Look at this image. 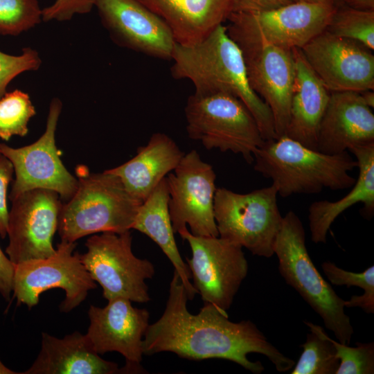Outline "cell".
<instances>
[{"label":"cell","mask_w":374,"mask_h":374,"mask_svg":"<svg viewBox=\"0 0 374 374\" xmlns=\"http://www.w3.org/2000/svg\"><path fill=\"white\" fill-rule=\"evenodd\" d=\"M374 143V114L360 92H331L321 119L317 150L340 154Z\"/></svg>","instance_id":"d6986e66"},{"label":"cell","mask_w":374,"mask_h":374,"mask_svg":"<svg viewBox=\"0 0 374 374\" xmlns=\"http://www.w3.org/2000/svg\"><path fill=\"white\" fill-rule=\"evenodd\" d=\"M170 28L177 44H196L227 21L238 0H138Z\"/></svg>","instance_id":"ffe728a7"},{"label":"cell","mask_w":374,"mask_h":374,"mask_svg":"<svg viewBox=\"0 0 374 374\" xmlns=\"http://www.w3.org/2000/svg\"><path fill=\"white\" fill-rule=\"evenodd\" d=\"M300 49L330 93L373 90L374 55L359 43L325 30Z\"/></svg>","instance_id":"9a60e30c"},{"label":"cell","mask_w":374,"mask_h":374,"mask_svg":"<svg viewBox=\"0 0 374 374\" xmlns=\"http://www.w3.org/2000/svg\"><path fill=\"white\" fill-rule=\"evenodd\" d=\"M336 8L331 3L293 1L268 10H235L226 28L240 48H301L326 29Z\"/></svg>","instance_id":"8992f818"},{"label":"cell","mask_w":374,"mask_h":374,"mask_svg":"<svg viewBox=\"0 0 374 374\" xmlns=\"http://www.w3.org/2000/svg\"><path fill=\"white\" fill-rule=\"evenodd\" d=\"M0 374H21L7 367L0 359Z\"/></svg>","instance_id":"f35d334b"},{"label":"cell","mask_w":374,"mask_h":374,"mask_svg":"<svg viewBox=\"0 0 374 374\" xmlns=\"http://www.w3.org/2000/svg\"><path fill=\"white\" fill-rule=\"evenodd\" d=\"M295 77L285 136L317 150L319 130L330 92L310 67L300 48L292 49Z\"/></svg>","instance_id":"44dd1931"},{"label":"cell","mask_w":374,"mask_h":374,"mask_svg":"<svg viewBox=\"0 0 374 374\" xmlns=\"http://www.w3.org/2000/svg\"><path fill=\"white\" fill-rule=\"evenodd\" d=\"M184 152L161 132L153 134L128 161L106 171L118 177L125 189L141 203L160 181L177 167Z\"/></svg>","instance_id":"603a6c76"},{"label":"cell","mask_w":374,"mask_h":374,"mask_svg":"<svg viewBox=\"0 0 374 374\" xmlns=\"http://www.w3.org/2000/svg\"><path fill=\"white\" fill-rule=\"evenodd\" d=\"M240 48L249 84L271 112L276 138L285 135L295 77L292 50L271 45Z\"/></svg>","instance_id":"ac0fdd59"},{"label":"cell","mask_w":374,"mask_h":374,"mask_svg":"<svg viewBox=\"0 0 374 374\" xmlns=\"http://www.w3.org/2000/svg\"><path fill=\"white\" fill-rule=\"evenodd\" d=\"M348 152L357 162L358 177L350 190L341 199L312 202L308 209L309 229L313 242L326 243L327 234L335 219L347 208L362 203V214L371 218L374 212V143L356 146Z\"/></svg>","instance_id":"cb8c5ba5"},{"label":"cell","mask_w":374,"mask_h":374,"mask_svg":"<svg viewBox=\"0 0 374 374\" xmlns=\"http://www.w3.org/2000/svg\"><path fill=\"white\" fill-rule=\"evenodd\" d=\"M62 108L61 100L53 98L45 131L33 143L15 148L0 143V153L12 163L15 175L9 195L11 201L36 188L53 190L64 200H69L75 193L78 179L62 163L55 145V132Z\"/></svg>","instance_id":"7c38bea8"},{"label":"cell","mask_w":374,"mask_h":374,"mask_svg":"<svg viewBox=\"0 0 374 374\" xmlns=\"http://www.w3.org/2000/svg\"><path fill=\"white\" fill-rule=\"evenodd\" d=\"M310 332L301 346L303 352L291 374H336L339 365L332 338L324 329L304 321Z\"/></svg>","instance_id":"484cf974"},{"label":"cell","mask_w":374,"mask_h":374,"mask_svg":"<svg viewBox=\"0 0 374 374\" xmlns=\"http://www.w3.org/2000/svg\"><path fill=\"white\" fill-rule=\"evenodd\" d=\"M169 190L166 177L140 205L132 229L148 236L168 257L184 286L188 300L197 290L190 282L189 267L178 250L174 236L169 209Z\"/></svg>","instance_id":"d4e9b609"},{"label":"cell","mask_w":374,"mask_h":374,"mask_svg":"<svg viewBox=\"0 0 374 374\" xmlns=\"http://www.w3.org/2000/svg\"><path fill=\"white\" fill-rule=\"evenodd\" d=\"M335 6H339L342 5L343 0H332Z\"/></svg>","instance_id":"60d3db41"},{"label":"cell","mask_w":374,"mask_h":374,"mask_svg":"<svg viewBox=\"0 0 374 374\" xmlns=\"http://www.w3.org/2000/svg\"><path fill=\"white\" fill-rule=\"evenodd\" d=\"M14 168L12 163L0 153V237L7 235L9 211L7 206V190L12 181Z\"/></svg>","instance_id":"836d02e7"},{"label":"cell","mask_w":374,"mask_h":374,"mask_svg":"<svg viewBox=\"0 0 374 374\" xmlns=\"http://www.w3.org/2000/svg\"><path fill=\"white\" fill-rule=\"evenodd\" d=\"M41 64L38 52L30 47L24 48L18 55L0 51V98L6 93L8 85L15 77L24 72L36 71Z\"/></svg>","instance_id":"1f68e13d"},{"label":"cell","mask_w":374,"mask_h":374,"mask_svg":"<svg viewBox=\"0 0 374 374\" xmlns=\"http://www.w3.org/2000/svg\"><path fill=\"white\" fill-rule=\"evenodd\" d=\"M15 267L0 247V294L6 301L10 300L12 292Z\"/></svg>","instance_id":"e575fe53"},{"label":"cell","mask_w":374,"mask_h":374,"mask_svg":"<svg viewBox=\"0 0 374 374\" xmlns=\"http://www.w3.org/2000/svg\"><path fill=\"white\" fill-rule=\"evenodd\" d=\"M253 163L256 172L272 180L282 197L350 188L356 181L349 172L357 162L348 151L327 154L285 135L265 141Z\"/></svg>","instance_id":"3957f363"},{"label":"cell","mask_w":374,"mask_h":374,"mask_svg":"<svg viewBox=\"0 0 374 374\" xmlns=\"http://www.w3.org/2000/svg\"><path fill=\"white\" fill-rule=\"evenodd\" d=\"M130 230L103 232L89 237L87 251L80 260L92 279L103 289L107 301L116 298L147 303L151 298L145 280L153 278L154 265L136 257L132 251Z\"/></svg>","instance_id":"9c48e42d"},{"label":"cell","mask_w":374,"mask_h":374,"mask_svg":"<svg viewBox=\"0 0 374 374\" xmlns=\"http://www.w3.org/2000/svg\"><path fill=\"white\" fill-rule=\"evenodd\" d=\"M78 187L62 204L57 231L61 240L75 242L86 235L132 229L141 202L125 189L120 179L106 170L90 172L76 168Z\"/></svg>","instance_id":"277c9868"},{"label":"cell","mask_w":374,"mask_h":374,"mask_svg":"<svg viewBox=\"0 0 374 374\" xmlns=\"http://www.w3.org/2000/svg\"><path fill=\"white\" fill-rule=\"evenodd\" d=\"M342 5L362 10H374V0H343Z\"/></svg>","instance_id":"8d00e7d4"},{"label":"cell","mask_w":374,"mask_h":374,"mask_svg":"<svg viewBox=\"0 0 374 374\" xmlns=\"http://www.w3.org/2000/svg\"><path fill=\"white\" fill-rule=\"evenodd\" d=\"M273 249L278 259L279 272L287 284L320 316L339 342L348 345L354 330L344 312V300L314 265L306 247L302 222L294 211L283 216Z\"/></svg>","instance_id":"5b68a950"},{"label":"cell","mask_w":374,"mask_h":374,"mask_svg":"<svg viewBox=\"0 0 374 374\" xmlns=\"http://www.w3.org/2000/svg\"><path fill=\"white\" fill-rule=\"evenodd\" d=\"M172 75L187 79L199 94L227 93L240 99L256 119L265 141L276 139L271 112L251 89L243 54L223 24L199 43H176Z\"/></svg>","instance_id":"7a4b0ae2"},{"label":"cell","mask_w":374,"mask_h":374,"mask_svg":"<svg viewBox=\"0 0 374 374\" xmlns=\"http://www.w3.org/2000/svg\"><path fill=\"white\" fill-rule=\"evenodd\" d=\"M96 0H55L42 9V21H65L75 15L87 14L95 7Z\"/></svg>","instance_id":"d6a6232c"},{"label":"cell","mask_w":374,"mask_h":374,"mask_svg":"<svg viewBox=\"0 0 374 374\" xmlns=\"http://www.w3.org/2000/svg\"><path fill=\"white\" fill-rule=\"evenodd\" d=\"M42 21L37 0H0V34L17 36Z\"/></svg>","instance_id":"f546056e"},{"label":"cell","mask_w":374,"mask_h":374,"mask_svg":"<svg viewBox=\"0 0 374 374\" xmlns=\"http://www.w3.org/2000/svg\"><path fill=\"white\" fill-rule=\"evenodd\" d=\"M101 22L119 46L171 60L176 42L168 26L138 0H96Z\"/></svg>","instance_id":"e0dca14e"},{"label":"cell","mask_w":374,"mask_h":374,"mask_svg":"<svg viewBox=\"0 0 374 374\" xmlns=\"http://www.w3.org/2000/svg\"><path fill=\"white\" fill-rule=\"evenodd\" d=\"M62 206L56 192L43 188L28 190L12 200L6 253L15 265L55 252L53 240Z\"/></svg>","instance_id":"5bb4252c"},{"label":"cell","mask_w":374,"mask_h":374,"mask_svg":"<svg viewBox=\"0 0 374 374\" xmlns=\"http://www.w3.org/2000/svg\"><path fill=\"white\" fill-rule=\"evenodd\" d=\"M363 100L366 104L373 109L374 107V92L373 90H367L360 92Z\"/></svg>","instance_id":"74e56055"},{"label":"cell","mask_w":374,"mask_h":374,"mask_svg":"<svg viewBox=\"0 0 374 374\" xmlns=\"http://www.w3.org/2000/svg\"><path fill=\"white\" fill-rule=\"evenodd\" d=\"M277 195L274 184L247 193L217 188L213 210L219 237L246 248L253 255L271 257L283 220Z\"/></svg>","instance_id":"ba28073f"},{"label":"cell","mask_w":374,"mask_h":374,"mask_svg":"<svg viewBox=\"0 0 374 374\" xmlns=\"http://www.w3.org/2000/svg\"><path fill=\"white\" fill-rule=\"evenodd\" d=\"M131 302L116 298L103 308L91 305L86 335L98 354L112 351L121 354L125 359V373H146L141 362L150 313L146 309L133 307Z\"/></svg>","instance_id":"2e32d148"},{"label":"cell","mask_w":374,"mask_h":374,"mask_svg":"<svg viewBox=\"0 0 374 374\" xmlns=\"http://www.w3.org/2000/svg\"><path fill=\"white\" fill-rule=\"evenodd\" d=\"M179 234L190 247L192 256L186 262L204 304L227 313L248 273L242 247L219 236L194 235L187 228Z\"/></svg>","instance_id":"8fae6325"},{"label":"cell","mask_w":374,"mask_h":374,"mask_svg":"<svg viewBox=\"0 0 374 374\" xmlns=\"http://www.w3.org/2000/svg\"><path fill=\"white\" fill-rule=\"evenodd\" d=\"M292 1H305L311 3H333L332 0H292ZM334 4V3H333Z\"/></svg>","instance_id":"ab89813d"},{"label":"cell","mask_w":374,"mask_h":374,"mask_svg":"<svg viewBox=\"0 0 374 374\" xmlns=\"http://www.w3.org/2000/svg\"><path fill=\"white\" fill-rule=\"evenodd\" d=\"M188 300L175 271L165 310L145 332L143 355L170 352L188 360L222 359L260 374L265 369L262 364L247 357L256 353L266 356L277 371H288L294 366V360L269 342L252 321H231L227 313L211 304H204L199 312L193 314L187 308Z\"/></svg>","instance_id":"6da1fadb"},{"label":"cell","mask_w":374,"mask_h":374,"mask_svg":"<svg viewBox=\"0 0 374 374\" xmlns=\"http://www.w3.org/2000/svg\"><path fill=\"white\" fill-rule=\"evenodd\" d=\"M326 30L358 42L371 51L374 49V10L337 6Z\"/></svg>","instance_id":"4316f807"},{"label":"cell","mask_w":374,"mask_h":374,"mask_svg":"<svg viewBox=\"0 0 374 374\" xmlns=\"http://www.w3.org/2000/svg\"><path fill=\"white\" fill-rule=\"evenodd\" d=\"M292 2V0H238L235 10L263 11L277 8Z\"/></svg>","instance_id":"d590c367"},{"label":"cell","mask_w":374,"mask_h":374,"mask_svg":"<svg viewBox=\"0 0 374 374\" xmlns=\"http://www.w3.org/2000/svg\"><path fill=\"white\" fill-rule=\"evenodd\" d=\"M339 365L336 374L374 373V343L357 342L349 346L332 339Z\"/></svg>","instance_id":"4dcf8cb0"},{"label":"cell","mask_w":374,"mask_h":374,"mask_svg":"<svg viewBox=\"0 0 374 374\" xmlns=\"http://www.w3.org/2000/svg\"><path fill=\"white\" fill-rule=\"evenodd\" d=\"M185 116L190 139L207 150L240 154L248 163L265 141L247 107L230 94L194 93L187 100Z\"/></svg>","instance_id":"52a82bcc"},{"label":"cell","mask_w":374,"mask_h":374,"mask_svg":"<svg viewBox=\"0 0 374 374\" xmlns=\"http://www.w3.org/2000/svg\"><path fill=\"white\" fill-rule=\"evenodd\" d=\"M323 273L331 284L358 287L364 290L362 295H353L348 300H344L346 308H360L368 314L374 312V266L371 265L360 273L344 270L337 267L334 262L326 261L321 265Z\"/></svg>","instance_id":"f1b7e54d"},{"label":"cell","mask_w":374,"mask_h":374,"mask_svg":"<svg viewBox=\"0 0 374 374\" xmlns=\"http://www.w3.org/2000/svg\"><path fill=\"white\" fill-rule=\"evenodd\" d=\"M75 247V242L61 240L53 255L16 264L12 292L17 304L30 309L37 305L44 292L60 288L65 292L60 311L69 312L80 305L96 284L82 262L80 254L74 252Z\"/></svg>","instance_id":"30bf717a"},{"label":"cell","mask_w":374,"mask_h":374,"mask_svg":"<svg viewBox=\"0 0 374 374\" xmlns=\"http://www.w3.org/2000/svg\"><path fill=\"white\" fill-rule=\"evenodd\" d=\"M123 367L103 359L86 334L78 331L57 338L42 333L40 351L30 367L21 374H116Z\"/></svg>","instance_id":"7402d4cb"},{"label":"cell","mask_w":374,"mask_h":374,"mask_svg":"<svg viewBox=\"0 0 374 374\" xmlns=\"http://www.w3.org/2000/svg\"><path fill=\"white\" fill-rule=\"evenodd\" d=\"M167 178L168 209L175 233L187 228L197 236L217 237L214 217L216 175L211 165L192 150Z\"/></svg>","instance_id":"4fadbf2b"},{"label":"cell","mask_w":374,"mask_h":374,"mask_svg":"<svg viewBox=\"0 0 374 374\" xmlns=\"http://www.w3.org/2000/svg\"><path fill=\"white\" fill-rule=\"evenodd\" d=\"M36 114L29 95L19 89L6 92L0 98V139L28 134V123Z\"/></svg>","instance_id":"83f0119b"}]
</instances>
